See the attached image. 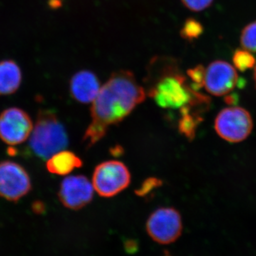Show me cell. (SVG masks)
<instances>
[{
	"label": "cell",
	"mask_w": 256,
	"mask_h": 256,
	"mask_svg": "<svg viewBox=\"0 0 256 256\" xmlns=\"http://www.w3.org/2000/svg\"><path fill=\"white\" fill-rule=\"evenodd\" d=\"M144 88L130 70L114 72L100 88L92 102V122L86 130L84 142L94 146L105 137L110 126L122 122L146 100Z\"/></svg>",
	"instance_id": "1"
},
{
	"label": "cell",
	"mask_w": 256,
	"mask_h": 256,
	"mask_svg": "<svg viewBox=\"0 0 256 256\" xmlns=\"http://www.w3.org/2000/svg\"><path fill=\"white\" fill-rule=\"evenodd\" d=\"M148 79L152 82L148 96L161 108L181 110L206 100L205 96L188 86V79L172 58H153L149 66Z\"/></svg>",
	"instance_id": "2"
},
{
	"label": "cell",
	"mask_w": 256,
	"mask_h": 256,
	"mask_svg": "<svg viewBox=\"0 0 256 256\" xmlns=\"http://www.w3.org/2000/svg\"><path fill=\"white\" fill-rule=\"evenodd\" d=\"M68 146V134L56 114L50 110H40L30 136V148L34 154L48 160Z\"/></svg>",
	"instance_id": "3"
},
{
	"label": "cell",
	"mask_w": 256,
	"mask_h": 256,
	"mask_svg": "<svg viewBox=\"0 0 256 256\" xmlns=\"http://www.w3.org/2000/svg\"><path fill=\"white\" fill-rule=\"evenodd\" d=\"M214 128L218 136L228 142L237 143L248 138L254 128L252 114L238 106L226 108L215 119Z\"/></svg>",
	"instance_id": "4"
},
{
	"label": "cell",
	"mask_w": 256,
	"mask_h": 256,
	"mask_svg": "<svg viewBox=\"0 0 256 256\" xmlns=\"http://www.w3.org/2000/svg\"><path fill=\"white\" fill-rule=\"evenodd\" d=\"M131 174L126 164L110 160L98 165L92 174V186L100 196L110 198L129 186Z\"/></svg>",
	"instance_id": "5"
},
{
	"label": "cell",
	"mask_w": 256,
	"mask_h": 256,
	"mask_svg": "<svg viewBox=\"0 0 256 256\" xmlns=\"http://www.w3.org/2000/svg\"><path fill=\"white\" fill-rule=\"evenodd\" d=\"M181 214L172 207H162L151 214L146 220V230L154 242L168 245L176 242L182 233Z\"/></svg>",
	"instance_id": "6"
},
{
	"label": "cell",
	"mask_w": 256,
	"mask_h": 256,
	"mask_svg": "<svg viewBox=\"0 0 256 256\" xmlns=\"http://www.w3.org/2000/svg\"><path fill=\"white\" fill-rule=\"evenodd\" d=\"M32 188L28 171L12 161L0 162V197L12 202L20 201Z\"/></svg>",
	"instance_id": "7"
},
{
	"label": "cell",
	"mask_w": 256,
	"mask_h": 256,
	"mask_svg": "<svg viewBox=\"0 0 256 256\" xmlns=\"http://www.w3.org/2000/svg\"><path fill=\"white\" fill-rule=\"evenodd\" d=\"M33 122L30 114L20 108H10L0 114V139L14 146L24 142L31 136Z\"/></svg>",
	"instance_id": "8"
},
{
	"label": "cell",
	"mask_w": 256,
	"mask_h": 256,
	"mask_svg": "<svg viewBox=\"0 0 256 256\" xmlns=\"http://www.w3.org/2000/svg\"><path fill=\"white\" fill-rule=\"evenodd\" d=\"M94 188L82 175L70 176L60 184L58 196L62 204L69 210H82L94 198Z\"/></svg>",
	"instance_id": "9"
},
{
	"label": "cell",
	"mask_w": 256,
	"mask_h": 256,
	"mask_svg": "<svg viewBox=\"0 0 256 256\" xmlns=\"http://www.w3.org/2000/svg\"><path fill=\"white\" fill-rule=\"evenodd\" d=\"M235 68L224 60L212 62L205 72L204 87L210 95L224 96L230 94L239 82Z\"/></svg>",
	"instance_id": "10"
},
{
	"label": "cell",
	"mask_w": 256,
	"mask_h": 256,
	"mask_svg": "<svg viewBox=\"0 0 256 256\" xmlns=\"http://www.w3.org/2000/svg\"><path fill=\"white\" fill-rule=\"evenodd\" d=\"M100 88L96 74L88 70L77 72L70 80V94L76 100L82 104L94 102Z\"/></svg>",
	"instance_id": "11"
},
{
	"label": "cell",
	"mask_w": 256,
	"mask_h": 256,
	"mask_svg": "<svg viewBox=\"0 0 256 256\" xmlns=\"http://www.w3.org/2000/svg\"><path fill=\"white\" fill-rule=\"evenodd\" d=\"M22 82V73L16 62L12 60L0 62V96L18 92Z\"/></svg>",
	"instance_id": "12"
},
{
	"label": "cell",
	"mask_w": 256,
	"mask_h": 256,
	"mask_svg": "<svg viewBox=\"0 0 256 256\" xmlns=\"http://www.w3.org/2000/svg\"><path fill=\"white\" fill-rule=\"evenodd\" d=\"M82 160L75 153L64 150L48 158L46 169L52 174L65 176L76 168H82Z\"/></svg>",
	"instance_id": "13"
},
{
	"label": "cell",
	"mask_w": 256,
	"mask_h": 256,
	"mask_svg": "<svg viewBox=\"0 0 256 256\" xmlns=\"http://www.w3.org/2000/svg\"><path fill=\"white\" fill-rule=\"evenodd\" d=\"M190 108L181 110L182 117L178 121L180 132L188 139H193L196 133L197 126L200 124V118L190 112Z\"/></svg>",
	"instance_id": "14"
},
{
	"label": "cell",
	"mask_w": 256,
	"mask_h": 256,
	"mask_svg": "<svg viewBox=\"0 0 256 256\" xmlns=\"http://www.w3.org/2000/svg\"><path fill=\"white\" fill-rule=\"evenodd\" d=\"M204 32V28L198 20L194 18H188L184 23L180 31V35L184 40L192 42L200 38Z\"/></svg>",
	"instance_id": "15"
},
{
	"label": "cell",
	"mask_w": 256,
	"mask_h": 256,
	"mask_svg": "<svg viewBox=\"0 0 256 256\" xmlns=\"http://www.w3.org/2000/svg\"><path fill=\"white\" fill-rule=\"evenodd\" d=\"M234 66L240 72H246L256 65V60L252 52L246 50H237L233 56Z\"/></svg>",
	"instance_id": "16"
},
{
	"label": "cell",
	"mask_w": 256,
	"mask_h": 256,
	"mask_svg": "<svg viewBox=\"0 0 256 256\" xmlns=\"http://www.w3.org/2000/svg\"><path fill=\"white\" fill-rule=\"evenodd\" d=\"M240 40L244 50L256 53V20L244 28Z\"/></svg>",
	"instance_id": "17"
},
{
	"label": "cell",
	"mask_w": 256,
	"mask_h": 256,
	"mask_svg": "<svg viewBox=\"0 0 256 256\" xmlns=\"http://www.w3.org/2000/svg\"><path fill=\"white\" fill-rule=\"evenodd\" d=\"M205 72L206 68L202 65H197L188 70V78L191 80V86L196 92L204 86Z\"/></svg>",
	"instance_id": "18"
},
{
	"label": "cell",
	"mask_w": 256,
	"mask_h": 256,
	"mask_svg": "<svg viewBox=\"0 0 256 256\" xmlns=\"http://www.w3.org/2000/svg\"><path fill=\"white\" fill-rule=\"evenodd\" d=\"M162 185V181L159 178H146L136 191V194L140 196H146L150 192L153 191L154 188H160Z\"/></svg>",
	"instance_id": "19"
},
{
	"label": "cell",
	"mask_w": 256,
	"mask_h": 256,
	"mask_svg": "<svg viewBox=\"0 0 256 256\" xmlns=\"http://www.w3.org/2000/svg\"><path fill=\"white\" fill-rule=\"evenodd\" d=\"M214 0H182L188 9L193 12H202L210 8Z\"/></svg>",
	"instance_id": "20"
},
{
	"label": "cell",
	"mask_w": 256,
	"mask_h": 256,
	"mask_svg": "<svg viewBox=\"0 0 256 256\" xmlns=\"http://www.w3.org/2000/svg\"><path fill=\"white\" fill-rule=\"evenodd\" d=\"M124 252L130 255L136 254L139 250V244L134 239H127L124 242Z\"/></svg>",
	"instance_id": "21"
},
{
	"label": "cell",
	"mask_w": 256,
	"mask_h": 256,
	"mask_svg": "<svg viewBox=\"0 0 256 256\" xmlns=\"http://www.w3.org/2000/svg\"><path fill=\"white\" fill-rule=\"evenodd\" d=\"M254 82H255L256 87V65L255 66V68H254Z\"/></svg>",
	"instance_id": "22"
},
{
	"label": "cell",
	"mask_w": 256,
	"mask_h": 256,
	"mask_svg": "<svg viewBox=\"0 0 256 256\" xmlns=\"http://www.w3.org/2000/svg\"><path fill=\"white\" fill-rule=\"evenodd\" d=\"M168 256V255H166V256Z\"/></svg>",
	"instance_id": "23"
}]
</instances>
